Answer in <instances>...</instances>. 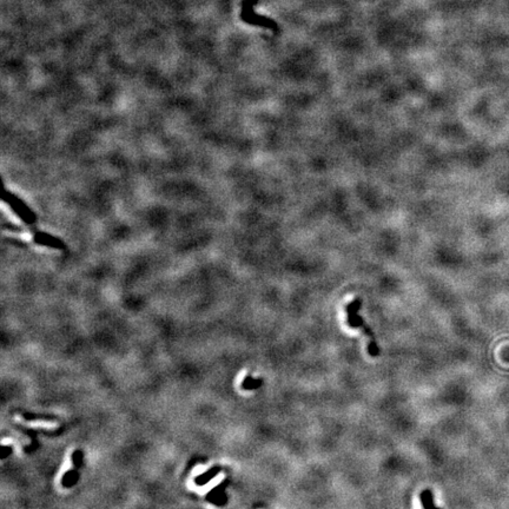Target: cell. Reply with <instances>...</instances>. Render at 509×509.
Here are the masks:
<instances>
[{
    "label": "cell",
    "mask_w": 509,
    "mask_h": 509,
    "mask_svg": "<svg viewBox=\"0 0 509 509\" xmlns=\"http://www.w3.org/2000/svg\"><path fill=\"white\" fill-rule=\"evenodd\" d=\"M362 307V299L361 298H355L354 301L350 302L349 304H347L346 307V315H347V323L349 326L356 329H362L363 334L366 335L368 338V352L373 357L379 355V348L378 344L376 342L375 334H374L370 326L364 322V320L362 319L360 315V309Z\"/></svg>",
    "instance_id": "1"
},
{
    "label": "cell",
    "mask_w": 509,
    "mask_h": 509,
    "mask_svg": "<svg viewBox=\"0 0 509 509\" xmlns=\"http://www.w3.org/2000/svg\"><path fill=\"white\" fill-rule=\"evenodd\" d=\"M5 201L7 202V204L12 209L13 213L16 214L17 216H19V218L22 219L23 222L31 224V223H33L34 220H36V217H34L33 213L26 207L24 202L20 201L18 197L14 196L13 193L6 191V193H5Z\"/></svg>",
    "instance_id": "2"
},
{
    "label": "cell",
    "mask_w": 509,
    "mask_h": 509,
    "mask_svg": "<svg viewBox=\"0 0 509 509\" xmlns=\"http://www.w3.org/2000/svg\"><path fill=\"white\" fill-rule=\"evenodd\" d=\"M34 242H36L37 244H40V245L49 246V248H54V249H63L64 248V244L59 240V238H55L52 236V235L46 234V232H37V234L34 235Z\"/></svg>",
    "instance_id": "3"
},
{
    "label": "cell",
    "mask_w": 509,
    "mask_h": 509,
    "mask_svg": "<svg viewBox=\"0 0 509 509\" xmlns=\"http://www.w3.org/2000/svg\"><path fill=\"white\" fill-rule=\"evenodd\" d=\"M421 503H422L423 509H441L435 506L434 503V497H432V493L430 489H425L421 493L420 495Z\"/></svg>",
    "instance_id": "4"
},
{
    "label": "cell",
    "mask_w": 509,
    "mask_h": 509,
    "mask_svg": "<svg viewBox=\"0 0 509 509\" xmlns=\"http://www.w3.org/2000/svg\"><path fill=\"white\" fill-rule=\"evenodd\" d=\"M261 383V379H255L252 378L251 376H246L243 382V388L244 389H256V388L260 387Z\"/></svg>",
    "instance_id": "5"
}]
</instances>
